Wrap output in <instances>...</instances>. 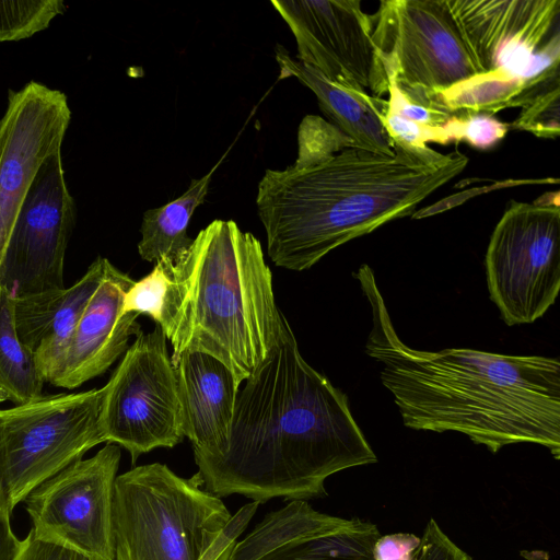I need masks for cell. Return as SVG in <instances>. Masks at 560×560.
<instances>
[{"label": "cell", "instance_id": "6da1fadb", "mask_svg": "<svg viewBox=\"0 0 560 560\" xmlns=\"http://www.w3.org/2000/svg\"><path fill=\"white\" fill-rule=\"evenodd\" d=\"M194 457L207 491L259 504L323 497L329 476L377 462L348 397L304 360L284 316L237 394L226 447Z\"/></svg>", "mask_w": 560, "mask_h": 560}, {"label": "cell", "instance_id": "7a4b0ae2", "mask_svg": "<svg viewBox=\"0 0 560 560\" xmlns=\"http://www.w3.org/2000/svg\"><path fill=\"white\" fill-rule=\"evenodd\" d=\"M354 277L372 314L365 352L382 364V384L407 428L463 433L492 453L535 443L560 458L558 358L410 348L394 329L372 269L363 265Z\"/></svg>", "mask_w": 560, "mask_h": 560}, {"label": "cell", "instance_id": "3957f363", "mask_svg": "<svg viewBox=\"0 0 560 560\" xmlns=\"http://www.w3.org/2000/svg\"><path fill=\"white\" fill-rule=\"evenodd\" d=\"M467 163L458 150L429 167L400 153L348 148L313 165L266 170L256 207L268 256L278 267L308 269L340 245L412 214Z\"/></svg>", "mask_w": 560, "mask_h": 560}, {"label": "cell", "instance_id": "277c9868", "mask_svg": "<svg viewBox=\"0 0 560 560\" xmlns=\"http://www.w3.org/2000/svg\"><path fill=\"white\" fill-rule=\"evenodd\" d=\"M283 316L260 242L232 220L209 223L172 265L163 331L172 361L186 351L208 353L240 386L270 352Z\"/></svg>", "mask_w": 560, "mask_h": 560}, {"label": "cell", "instance_id": "5b68a950", "mask_svg": "<svg viewBox=\"0 0 560 560\" xmlns=\"http://www.w3.org/2000/svg\"><path fill=\"white\" fill-rule=\"evenodd\" d=\"M231 517L197 474L136 466L115 480L114 560H201Z\"/></svg>", "mask_w": 560, "mask_h": 560}, {"label": "cell", "instance_id": "8992f818", "mask_svg": "<svg viewBox=\"0 0 560 560\" xmlns=\"http://www.w3.org/2000/svg\"><path fill=\"white\" fill-rule=\"evenodd\" d=\"M104 389L44 395L0 409V514L105 442L100 413Z\"/></svg>", "mask_w": 560, "mask_h": 560}, {"label": "cell", "instance_id": "52a82bcc", "mask_svg": "<svg viewBox=\"0 0 560 560\" xmlns=\"http://www.w3.org/2000/svg\"><path fill=\"white\" fill-rule=\"evenodd\" d=\"M511 200L495 225L485 266L491 301L509 326L529 324L560 289L559 202Z\"/></svg>", "mask_w": 560, "mask_h": 560}, {"label": "cell", "instance_id": "ba28073f", "mask_svg": "<svg viewBox=\"0 0 560 560\" xmlns=\"http://www.w3.org/2000/svg\"><path fill=\"white\" fill-rule=\"evenodd\" d=\"M372 18L386 77L412 100L433 106L435 94L478 73L445 0H384Z\"/></svg>", "mask_w": 560, "mask_h": 560}, {"label": "cell", "instance_id": "9c48e42d", "mask_svg": "<svg viewBox=\"0 0 560 560\" xmlns=\"http://www.w3.org/2000/svg\"><path fill=\"white\" fill-rule=\"evenodd\" d=\"M103 389L104 441L127 450L132 464L185 438L175 369L160 326L136 336Z\"/></svg>", "mask_w": 560, "mask_h": 560}, {"label": "cell", "instance_id": "30bf717a", "mask_svg": "<svg viewBox=\"0 0 560 560\" xmlns=\"http://www.w3.org/2000/svg\"><path fill=\"white\" fill-rule=\"evenodd\" d=\"M120 446L69 465L24 500L31 532L93 560H114L113 499Z\"/></svg>", "mask_w": 560, "mask_h": 560}, {"label": "cell", "instance_id": "8fae6325", "mask_svg": "<svg viewBox=\"0 0 560 560\" xmlns=\"http://www.w3.org/2000/svg\"><path fill=\"white\" fill-rule=\"evenodd\" d=\"M478 73L532 79L560 63L559 0H445Z\"/></svg>", "mask_w": 560, "mask_h": 560}, {"label": "cell", "instance_id": "7c38bea8", "mask_svg": "<svg viewBox=\"0 0 560 560\" xmlns=\"http://www.w3.org/2000/svg\"><path fill=\"white\" fill-rule=\"evenodd\" d=\"M75 213L59 151L38 171L16 217L0 264V288L14 299L63 289Z\"/></svg>", "mask_w": 560, "mask_h": 560}, {"label": "cell", "instance_id": "4fadbf2b", "mask_svg": "<svg viewBox=\"0 0 560 560\" xmlns=\"http://www.w3.org/2000/svg\"><path fill=\"white\" fill-rule=\"evenodd\" d=\"M291 30L298 60L334 83L373 97L387 94L388 79L372 42L373 18L360 0L271 1Z\"/></svg>", "mask_w": 560, "mask_h": 560}, {"label": "cell", "instance_id": "5bb4252c", "mask_svg": "<svg viewBox=\"0 0 560 560\" xmlns=\"http://www.w3.org/2000/svg\"><path fill=\"white\" fill-rule=\"evenodd\" d=\"M70 121L60 90L30 81L8 93L0 118V264L24 199L43 164L61 151Z\"/></svg>", "mask_w": 560, "mask_h": 560}, {"label": "cell", "instance_id": "9a60e30c", "mask_svg": "<svg viewBox=\"0 0 560 560\" xmlns=\"http://www.w3.org/2000/svg\"><path fill=\"white\" fill-rule=\"evenodd\" d=\"M380 536L370 522L331 516L292 500L236 541L228 560H373Z\"/></svg>", "mask_w": 560, "mask_h": 560}, {"label": "cell", "instance_id": "2e32d148", "mask_svg": "<svg viewBox=\"0 0 560 560\" xmlns=\"http://www.w3.org/2000/svg\"><path fill=\"white\" fill-rule=\"evenodd\" d=\"M132 283L127 273L108 260L104 278L77 324L51 385L80 387L105 373L127 351L131 336L141 331L138 314L120 315L125 293Z\"/></svg>", "mask_w": 560, "mask_h": 560}, {"label": "cell", "instance_id": "e0dca14e", "mask_svg": "<svg viewBox=\"0 0 560 560\" xmlns=\"http://www.w3.org/2000/svg\"><path fill=\"white\" fill-rule=\"evenodd\" d=\"M182 409L184 436L194 456H214L228 444L240 386L217 358L186 351L172 361Z\"/></svg>", "mask_w": 560, "mask_h": 560}, {"label": "cell", "instance_id": "ac0fdd59", "mask_svg": "<svg viewBox=\"0 0 560 560\" xmlns=\"http://www.w3.org/2000/svg\"><path fill=\"white\" fill-rule=\"evenodd\" d=\"M107 258L97 257L70 288L18 298L14 322L20 340L33 353L45 383L56 376L77 324L102 282Z\"/></svg>", "mask_w": 560, "mask_h": 560}, {"label": "cell", "instance_id": "d6986e66", "mask_svg": "<svg viewBox=\"0 0 560 560\" xmlns=\"http://www.w3.org/2000/svg\"><path fill=\"white\" fill-rule=\"evenodd\" d=\"M280 78H295L315 94L320 110L355 148L393 156L395 153L382 122L386 100L373 97L331 82L313 67L293 59L281 45L276 46Z\"/></svg>", "mask_w": 560, "mask_h": 560}, {"label": "cell", "instance_id": "ffe728a7", "mask_svg": "<svg viewBox=\"0 0 560 560\" xmlns=\"http://www.w3.org/2000/svg\"><path fill=\"white\" fill-rule=\"evenodd\" d=\"M214 168L201 178L191 179L188 189L166 205L143 212L138 243L140 257L149 262L177 264L194 238L187 229L195 210L205 202Z\"/></svg>", "mask_w": 560, "mask_h": 560}, {"label": "cell", "instance_id": "44dd1931", "mask_svg": "<svg viewBox=\"0 0 560 560\" xmlns=\"http://www.w3.org/2000/svg\"><path fill=\"white\" fill-rule=\"evenodd\" d=\"M14 303L15 299L0 288V401L16 406L44 396L45 381L32 351L18 336Z\"/></svg>", "mask_w": 560, "mask_h": 560}, {"label": "cell", "instance_id": "7402d4cb", "mask_svg": "<svg viewBox=\"0 0 560 560\" xmlns=\"http://www.w3.org/2000/svg\"><path fill=\"white\" fill-rule=\"evenodd\" d=\"M382 122L394 153H400L412 162L434 167L446 162L451 153L443 154L431 149L428 143H448L443 127H432L409 120L398 114L384 110Z\"/></svg>", "mask_w": 560, "mask_h": 560}, {"label": "cell", "instance_id": "603a6c76", "mask_svg": "<svg viewBox=\"0 0 560 560\" xmlns=\"http://www.w3.org/2000/svg\"><path fill=\"white\" fill-rule=\"evenodd\" d=\"M171 287L172 264L156 262L150 273L133 281L125 293L120 315H148L164 331L167 326Z\"/></svg>", "mask_w": 560, "mask_h": 560}, {"label": "cell", "instance_id": "cb8c5ba5", "mask_svg": "<svg viewBox=\"0 0 560 560\" xmlns=\"http://www.w3.org/2000/svg\"><path fill=\"white\" fill-rule=\"evenodd\" d=\"M66 9L62 0H0V43L25 39L44 31Z\"/></svg>", "mask_w": 560, "mask_h": 560}, {"label": "cell", "instance_id": "d4e9b609", "mask_svg": "<svg viewBox=\"0 0 560 560\" xmlns=\"http://www.w3.org/2000/svg\"><path fill=\"white\" fill-rule=\"evenodd\" d=\"M348 148H355L354 143L335 125L308 115L300 125L299 158L293 165H313Z\"/></svg>", "mask_w": 560, "mask_h": 560}, {"label": "cell", "instance_id": "484cf974", "mask_svg": "<svg viewBox=\"0 0 560 560\" xmlns=\"http://www.w3.org/2000/svg\"><path fill=\"white\" fill-rule=\"evenodd\" d=\"M442 127L446 132L448 142L464 141L480 150L494 147L509 131L508 124L489 114L468 112L452 114Z\"/></svg>", "mask_w": 560, "mask_h": 560}, {"label": "cell", "instance_id": "4316f807", "mask_svg": "<svg viewBox=\"0 0 560 560\" xmlns=\"http://www.w3.org/2000/svg\"><path fill=\"white\" fill-rule=\"evenodd\" d=\"M509 130L530 132L537 137L556 139L560 133V86L530 100L520 116L508 125Z\"/></svg>", "mask_w": 560, "mask_h": 560}, {"label": "cell", "instance_id": "83f0119b", "mask_svg": "<svg viewBox=\"0 0 560 560\" xmlns=\"http://www.w3.org/2000/svg\"><path fill=\"white\" fill-rule=\"evenodd\" d=\"M387 94L388 100H386L385 110L398 114L418 124L442 127L452 116L451 113L444 109L412 100L399 90L393 78H388Z\"/></svg>", "mask_w": 560, "mask_h": 560}, {"label": "cell", "instance_id": "f1b7e54d", "mask_svg": "<svg viewBox=\"0 0 560 560\" xmlns=\"http://www.w3.org/2000/svg\"><path fill=\"white\" fill-rule=\"evenodd\" d=\"M413 560H472L431 518L420 537Z\"/></svg>", "mask_w": 560, "mask_h": 560}, {"label": "cell", "instance_id": "f546056e", "mask_svg": "<svg viewBox=\"0 0 560 560\" xmlns=\"http://www.w3.org/2000/svg\"><path fill=\"white\" fill-rule=\"evenodd\" d=\"M259 503L252 501L242 506L224 527L220 536L201 558V560H228L237 537L245 530L256 513Z\"/></svg>", "mask_w": 560, "mask_h": 560}, {"label": "cell", "instance_id": "4dcf8cb0", "mask_svg": "<svg viewBox=\"0 0 560 560\" xmlns=\"http://www.w3.org/2000/svg\"><path fill=\"white\" fill-rule=\"evenodd\" d=\"M11 560H93L73 549L36 537L31 530Z\"/></svg>", "mask_w": 560, "mask_h": 560}, {"label": "cell", "instance_id": "1f68e13d", "mask_svg": "<svg viewBox=\"0 0 560 560\" xmlns=\"http://www.w3.org/2000/svg\"><path fill=\"white\" fill-rule=\"evenodd\" d=\"M420 537L410 533L380 536L373 546V560H413Z\"/></svg>", "mask_w": 560, "mask_h": 560}, {"label": "cell", "instance_id": "d6a6232c", "mask_svg": "<svg viewBox=\"0 0 560 560\" xmlns=\"http://www.w3.org/2000/svg\"><path fill=\"white\" fill-rule=\"evenodd\" d=\"M19 539L11 527V521L0 514V560H11L19 549Z\"/></svg>", "mask_w": 560, "mask_h": 560}]
</instances>
